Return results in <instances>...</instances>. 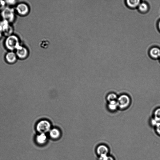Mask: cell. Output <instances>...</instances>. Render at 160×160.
Here are the masks:
<instances>
[{
	"instance_id": "1",
	"label": "cell",
	"mask_w": 160,
	"mask_h": 160,
	"mask_svg": "<svg viewBox=\"0 0 160 160\" xmlns=\"http://www.w3.org/2000/svg\"><path fill=\"white\" fill-rule=\"evenodd\" d=\"M4 45L9 51L15 52L21 45L18 37L16 35L13 34L6 37Z\"/></svg>"
},
{
	"instance_id": "2",
	"label": "cell",
	"mask_w": 160,
	"mask_h": 160,
	"mask_svg": "<svg viewBox=\"0 0 160 160\" xmlns=\"http://www.w3.org/2000/svg\"><path fill=\"white\" fill-rule=\"evenodd\" d=\"M16 12L15 9L6 6L1 11V15L3 20H6L12 24L15 21Z\"/></svg>"
},
{
	"instance_id": "3",
	"label": "cell",
	"mask_w": 160,
	"mask_h": 160,
	"mask_svg": "<svg viewBox=\"0 0 160 160\" xmlns=\"http://www.w3.org/2000/svg\"><path fill=\"white\" fill-rule=\"evenodd\" d=\"M0 27L3 35L7 37L13 34L14 29L13 26L11 24L6 20L2 19L0 21Z\"/></svg>"
},
{
	"instance_id": "4",
	"label": "cell",
	"mask_w": 160,
	"mask_h": 160,
	"mask_svg": "<svg viewBox=\"0 0 160 160\" xmlns=\"http://www.w3.org/2000/svg\"><path fill=\"white\" fill-rule=\"evenodd\" d=\"M51 127V124L49 122L46 120H42L37 124L36 129L40 134H46L50 131Z\"/></svg>"
},
{
	"instance_id": "5",
	"label": "cell",
	"mask_w": 160,
	"mask_h": 160,
	"mask_svg": "<svg viewBox=\"0 0 160 160\" xmlns=\"http://www.w3.org/2000/svg\"><path fill=\"white\" fill-rule=\"evenodd\" d=\"M15 10L16 13L19 15L24 16L29 14L30 11V8L26 3H20L16 5Z\"/></svg>"
},
{
	"instance_id": "6",
	"label": "cell",
	"mask_w": 160,
	"mask_h": 160,
	"mask_svg": "<svg viewBox=\"0 0 160 160\" xmlns=\"http://www.w3.org/2000/svg\"><path fill=\"white\" fill-rule=\"evenodd\" d=\"M118 107L121 109H124L129 105L130 100L129 97L126 95H122L118 98L117 100Z\"/></svg>"
},
{
	"instance_id": "7",
	"label": "cell",
	"mask_w": 160,
	"mask_h": 160,
	"mask_svg": "<svg viewBox=\"0 0 160 160\" xmlns=\"http://www.w3.org/2000/svg\"><path fill=\"white\" fill-rule=\"evenodd\" d=\"M18 58L24 59L26 58L29 54L27 48L22 45L20 46L15 51Z\"/></svg>"
},
{
	"instance_id": "8",
	"label": "cell",
	"mask_w": 160,
	"mask_h": 160,
	"mask_svg": "<svg viewBox=\"0 0 160 160\" xmlns=\"http://www.w3.org/2000/svg\"><path fill=\"white\" fill-rule=\"evenodd\" d=\"M109 150L108 147L105 145L99 146L96 149V152L99 157L100 159L108 155Z\"/></svg>"
},
{
	"instance_id": "9",
	"label": "cell",
	"mask_w": 160,
	"mask_h": 160,
	"mask_svg": "<svg viewBox=\"0 0 160 160\" xmlns=\"http://www.w3.org/2000/svg\"><path fill=\"white\" fill-rule=\"evenodd\" d=\"M18 58L14 51H9L5 55V59L6 62L10 64H13L15 63Z\"/></svg>"
},
{
	"instance_id": "10",
	"label": "cell",
	"mask_w": 160,
	"mask_h": 160,
	"mask_svg": "<svg viewBox=\"0 0 160 160\" xmlns=\"http://www.w3.org/2000/svg\"><path fill=\"white\" fill-rule=\"evenodd\" d=\"M36 139L38 143L40 145H43L46 142L47 137L45 134L41 133L36 136Z\"/></svg>"
},
{
	"instance_id": "11",
	"label": "cell",
	"mask_w": 160,
	"mask_h": 160,
	"mask_svg": "<svg viewBox=\"0 0 160 160\" xmlns=\"http://www.w3.org/2000/svg\"><path fill=\"white\" fill-rule=\"evenodd\" d=\"M149 54L151 57L158 58L160 57V50L157 47L152 48L150 50Z\"/></svg>"
},
{
	"instance_id": "12",
	"label": "cell",
	"mask_w": 160,
	"mask_h": 160,
	"mask_svg": "<svg viewBox=\"0 0 160 160\" xmlns=\"http://www.w3.org/2000/svg\"><path fill=\"white\" fill-rule=\"evenodd\" d=\"M127 6L131 8H135L138 7L141 1L140 0H128L126 2Z\"/></svg>"
},
{
	"instance_id": "13",
	"label": "cell",
	"mask_w": 160,
	"mask_h": 160,
	"mask_svg": "<svg viewBox=\"0 0 160 160\" xmlns=\"http://www.w3.org/2000/svg\"><path fill=\"white\" fill-rule=\"evenodd\" d=\"M50 135L52 138L56 139L58 138L61 136V132L58 130L54 128L50 130Z\"/></svg>"
},
{
	"instance_id": "14",
	"label": "cell",
	"mask_w": 160,
	"mask_h": 160,
	"mask_svg": "<svg viewBox=\"0 0 160 160\" xmlns=\"http://www.w3.org/2000/svg\"><path fill=\"white\" fill-rule=\"evenodd\" d=\"M138 8L139 11L142 13H146L149 10V7L147 3L143 2L140 3Z\"/></svg>"
},
{
	"instance_id": "15",
	"label": "cell",
	"mask_w": 160,
	"mask_h": 160,
	"mask_svg": "<svg viewBox=\"0 0 160 160\" xmlns=\"http://www.w3.org/2000/svg\"><path fill=\"white\" fill-rule=\"evenodd\" d=\"M118 107L117 101H113L109 102L108 107L111 110H116Z\"/></svg>"
},
{
	"instance_id": "16",
	"label": "cell",
	"mask_w": 160,
	"mask_h": 160,
	"mask_svg": "<svg viewBox=\"0 0 160 160\" xmlns=\"http://www.w3.org/2000/svg\"><path fill=\"white\" fill-rule=\"evenodd\" d=\"M117 96L113 93L110 94L107 97V99L109 102L116 101V100H117Z\"/></svg>"
},
{
	"instance_id": "17",
	"label": "cell",
	"mask_w": 160,
	"mask_h": 160,
	"mask_svg": "<svg viewBox=\"0 0 160 160\" xmlns=\"http://www.w3.org/2000/svg\"><path fill=\"white\" fill-rule=\"evenodd\" d=\"M154 119L160 122V108L157 109L154 113Z\"/></svg>"
},
{
	"instance_id": "18",
	"label": "cell",
	"mask_w": 160,
	"mask_h": 160,
	"mask_svg": "<svg viewBox=\"0 0 160 160\" xmlns=\"http://www.w3.org/2000/svg\"><path fill=\"white\" fill-rule=\"evenodd\" d=\"M50 42L48 40H42L41 43V46L44 48H46L48 46Z\"/></svg>"
},
{
	"instance_id": "19",
	"label": "cell",
	"mask_w": 160,
	"mask_h": 160,
	"mask_svg": "<svg viewBox=\"0 0 160 160\" xmlns=\"http://www.w3.org/2000/svg\"><path fill=\"white\" fill-rule=\"evenodd\" d=\"M6 5H8V6L12 7V6H16L17 4V1H5Z\"/></svg>"
},
{
	"instance_id": "20",
	"label": "cell",
	"mask_w": 160,
	"mask_h": 160,
	"mask_svg": "<svg viewBox=\"0 0 160 160\" xmlns=\"http://www.w3.org/2000/svg\"><path fill=\"white\" fill-rule=\"evenodd\" d=\"M6 6L5 1H0V11H2Z\"/></svg>"
},
{
	"instance_id": "21",
	"label": "cell",
	"mask_w": 160,
	"mask_h": 160,
	"mask_svg": "<svg viewBox=\"0 0 160 160\" xmlns=\"http://www.w3.org/2000/svg\"><path fill=\"white\" fill-rule=\"evenodd\" d=\"M100 160H115V159L113 157L108 155Z\"/></svg>"
},
{
	"instance_id": "22",
	"label": "cell",
	"mask_w": 160,
	"mask_h": 160,
	"mask_svg": "<svg viewBox=\"0 0 160 160\" xmlns=\"http://www.w3.org/2000/svg\"><path fill=\"white\" fill-rule=\"evenodd\" d=\"M156 127V132L160 136V122L157 124Z\"/></svg>"
},
{
	"instance_id": "23",
	"label": "cell",
	"mask_w": 160,
	"mask_h": 160,
	"mask_svg": "<svg viewBox=\"0 0 160 160\" xmlns=\"http://www.w3.org/2000/svg\"><path fill=\"white\" fill-rule=\"evenodd\" d=\"M3 35L1 27H0V39H1L2 38Z\"/></svg>"
},
{
	"instance_id": "24",
	"label": "cell",
	"mask_w": 160,
	"mask_h": 160,
	"mask_svg": "<svg viewBox=\"0 0 160 160\" xmlns=\"http://www.w3.org/2000/svg\"><path fill=\"white\" fill-rule=\"evenodd\" d=\"M158 28L159 30H160V21L158 23Z\"/></svg>"
},
{
	"instance_id": "25",
	"label": "cell",
	"mask_w": 160,
	"mask_h": 160,
	"mask_svg": "<svg viewBox=\"0 0 160 160\" xmlns=\"http://www.w3.org/2000/svg\"></svg>"
}]
</instances>
